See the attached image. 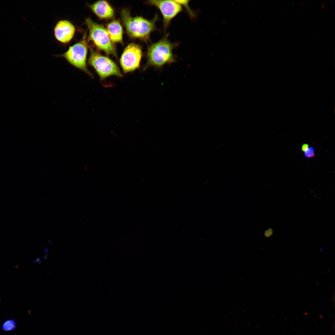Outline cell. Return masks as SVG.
<instances>
[{
  "mask_svg": "<svg viewBox=\"0 0 335 335\" xmlns=\"http://www.w3.org/2000/svg\"><path fill=\"white\" fill-rule=\"evenodd\" d=\"M47 254H46L45 255V256L44 257V258H45V259L47 258Z\"/></svg>",
  "mask_w": 335,
  "mask_h": 335,
  "instance_id": "obj_20",
  "label": "cell"
},
{
  "mask_svg": "<svg viewBox=\"0 0 335 335\" xmlns=\"http://www.w3.org/2000/svg\"><path fill=\"white\" fill-rule=\"evenodd\" d=\"M90 50L88 64L94 69L100 81L105 80L111 76L123 77L119 68L112 60L101 55L91 47Z\"/></svg>",
  "mask_w": 335,
  "mask_h": 335,
  "instance_id": "obj_4",
  "label": "cell"
},
{
  "mask_svg": "<svg viewBox=\"0 0 335 335\" xmlns=\"http://www.w3.org/2000/svg\"><path fill=\"white\" fill-rule=\"evenodd\" d=\"M142 56L140 45L133 42L128 44L124 48L119 60L123 73L132 72L139 69Z\"/></svg>",
  "mask_w": 335,
  "mask_h": 335,
  "instance_id": "obj_6",
  "label": "cell"
},
{
  "mask_svg": "<svg viewBox=\"0 0 335 335\" xmlns=\"http://www.w3.org/2000/svg\"><path fill=\"white\" fill-rule=\"evenodd\" d=\"M182 6L184 7L191 18H194L196 16L195 12L192 10L189 5V0H176Z\"/></svg>",
  "mask_w": 335,
  "mask_h": 335,
  "instance_id": "obj_12",
  "label": "cell"
},
{
  "mask_svg": "<svg viewBox=\"0 0 335 335\" xmlns=\"http://www.w3.org/2000/svg\"><path fill=\"white\" fill-rule=\"evenodd\" d=\"M85 24L88 31V41H91L97 49L107 54L117 58L115 47L111 41L106 28L90 17L85 19Z\"/></svg>",
  "mask_w": 335,
  "mask_h": 335,
  "instance_id": "obj_3",
  "label": "cell"
},
{
  "mask_svg": "<svg viewBox=\"0 0 335 335\" xmlns=\"http://www.w3.org/2000/svg\"><path fill=\"white\" fill-rule=\"evenodd\" d=\"M88 5L92 11L100 19H112L114 17L113 8L106 1H98Z\"/></svg>",
  "mask_w": 335,
  "mask_h": 335,
  "instance_id": "obj_9",
  "label": "cell"
},
{
  "mask_svg": "<svg viewBox=\"0 0 335 335\" xmlns=\"http://www.w3.org/2000/svg\"><path fill=\"white\" fill-rule=\"evenodd\" d=\"M168 34H166L159 41L149 45L146 52V62L143 70L150 67L161 68L165 65H170L176 61V57L173 51L179 44L171 42L168 39Z\"/></svg>",
  "mask_w": 335,
  "mask_h": 335,
  "instance_id": "obj_2",
  "label": "cell"
},
{
  "mask_svg": "<svg viewBox=\"0 0 335 335\" xmlns=\"http://www.w3.org/2000/svg\"><path fill=\"white\" fill-rule=\"evenodd\" d=\"M88 41L87 34L85 33L82 39L70 47L66 52L59 56L64 57L70 64L93 78V74L87 66V56L89 47Z\"/></svg>",
  "mask_w": 335,
  "mask_h": 335,
  "instance_id": "obj_5",
  "label": "cell"
},
{
  "mask_svg": "<svg viewBox=\"0 0 335 335\" xmlns=\"http://www.w3.org/2000/svg\"><path fill=\"white\" fill-rule=\"evenodd\" d=\"M285 12H283L282 13V14L283 15H285Z\"/></svg>",
  "mask_w": 335,
  "mask_h": 335,
  "instance_id": "obj_21",
  "label": "cell"
},
{
  "mask_svg": "<svg viewBox=\"0 0 335 335\" xmlns=\"http://www.w3.org/2000/svg\"><path fill=\"white\" fill-rule=\"evenodd\" d=\"M32 262H33V263H35V262H38V264H40V263H41L40 259L39 258H38L36 260H35V261H33Z\"/></svg>",
  "mask_w": 335,
  "mask_h": 335,
  "instance_id": "obj_16",
  "label": "cell"
},
{
  "mask_svg": "<svg viewBox=\"0 0 335 335\" xmlns=\"http://www.w3.org/2000/svg\"><path fill=\"white\" fill-rule=\"evenodd\" d=\"M17 326L16 322L13 319L11 318L5 321L2 324L1 328L4 332L13 331L16 329Z\"/></svg>",
  "mask_w": 335,
  "mask_h": 335,
  "instance_id": "obj_11",
  "label": "cell"
},
{
  "mask_svg": "<svg viewBox=\"0 0 335 335\" xmlns=\"http://www.w3.org/2000/svg\"><path fill=\"white\" fill-rule=\"evenodd\" d=\"M304 156L307 158H310L315 155V150L314 147L309 146L308 148L304 152Z\"/></svg>",
  "mask_w": 335,
  "mask_h": 335,
  "instance_id": "obj_13",
  "label": "cell"
},
{
  "mask_svg": "<svg viewBox=\"0 0 335 335\" xmlns=\"http://www.w3.org/2000/svg\"><path fill=\"white\" fill-rule=\"evenodd\" d=\"M122 22L129 37L138 39L147 43L150 41V36L153 31L157 30L156 23L159 20L156 13L151 20L141 16H132L130 10L126 8L121 11Z\"/></svg>",
  "mask_w": 335,
  "mask_h": 335,
  "instance_id": "obj_1",
  "label": "cell"
},
{
  "mask_svg": "<svg viewBox=\"0 0 335 335\" xmlns=\"http://www.w3.org/2000/svg\"><path fill=\"white\" fill-rule=\"evenodd\" d=\"M75 31L74 25L67 20H61L56 24L54 33L56 39L64 44L69 42L73 38Z\"/></svg>",
  "mask_w": 335,
  "mask_h": 335,
  "instance_id": "obj_8",
  "label": "cell"
},
{
  "mask_svg": "<svg viewBox=\"0 0 335 335\" xmlns=\"http://www.w3.org/2000/svg\"><path fill=\"white\" fill-rule=\"evenodd\" d=\"M146 4L155 7L160 11L163 18V28L165 32L172 21L182 12V6L176 0H151Z\"/></svg>",
  "mask_w": 335,
  "mask_h": 335,
  "instance_id": "obj_7",
  "label": "cell"
},
{
  "mask_svg": "<svg viewBox=\"0 0 335 335\" xmlns=\"http://www.w3.org/2000/svg\"><path fill=\"white\" fill-rule=\"evenodd\" d=\"M309 146V145L307 144H302L301 147V150L302 151L304 152L308 148Z\"/></svg>",
  "mask_w": 335,
  "mask_h": 335,
  "instance_id": "obj_15",
  "label": "cell"
},
{
  "mask_svg": "<svg viewBox=\"0 0 335 335\" xmlns=\"http://www.w3.org/2000/svg\"><path fill=\"white\" fill-rule=\"evenodd\" d=\"M325 4H324V2L321 5V8H324L325 7Z\"/></svg>",
  "mask_w": 335,
  "mask_h": 335,
  "instance_id": "obj_18",
  "label": "cell"
},
{
  "mask_svg": "<svg viewBox=\"0 0 335 335\" xmlns=\"http://www.w3.org/2000/svg\"><path fill=\"white\" fill-rule=\"evenodd\" d=\"M19 266L18 265H16L15 266V268L16 269H17L18 268Z\"/></svg>",
  "mask_w": 335,
  "mask_h": 335,
  "instance_id": "obj_19",
  "label": "cell"
},
{
  "mask_svg": "<svg viewBox=\"0 0 335 335\" xmlns=\"http://www.w3.org/2000/svg\"><path fill=\"white\" fill-rule=\"evenodd\" d=\"M272 230L271 229H270L268 230L265 231V234L266 236L269 237L272 234Z\"/></svg>",
  "mask_w": 335,
  "mask_h": 335,
  "instance_id": "obj_14",
  "label": "cell"
},
{
  "mask_svg": "<svg viewBox=\"0 0 335 335\" xmlns=\"http://www.w3.org/2000/svg\"><path fill=\"white\" fill-rule=\"evenodd\" d=\"M305 2V1H301V2H299V4L301 5H303L304 4Z\"/></svg>",
  "mask_w": 335,
  "mask_h": 335,
  "instance_id": "obj_17",
  "label": "cell"
},
{
  "mask_svg": "<svg viewBox=\"0 0 335 335\" xmlns=\"http://www.w3.org/2000/svg\"><path fill=\"white\" fill-rule=\"evenodd\" d=\"M106 29L113 43H123V29L119 20H112L107 24Z\"/></svg>",
  "mask_w": 335,
  "mask_h": 335,
  "instance_id": "obj_10",
  "label": "cell"
},
{
  "mask_svg": "<svg viewBox=\"0 0 335 335\" xmlns=\"http://www.w3.org/2000/svg\"><path fill=\"white\" fill-rule=\"evenodd\" d=\"M2 300V298H0V300Z\"/></svg>",
  "mask_w": 335,
  "mask_h": 335,
  "instance_id": "obj_22",
  "label": "cell"
}]
</instances>
